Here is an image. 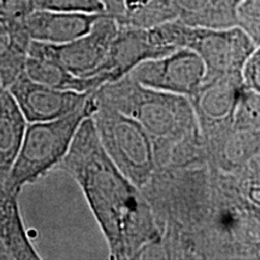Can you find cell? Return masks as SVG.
I'll return each mask as SVG.
<instances>
[{"instance_id":"1","label":"cell","mask_w":260,"mask_h":260,"mask_svg":"<svg viewBox=\"0 0 260 260\" xmlns=\"http://www.w3.org/2000/svg\"><path fill=\"white\" fill-rule=\"evenodd\" d=\"M158 230L153 259L260 258V157L234 172L157 168L141 188Z\"/></svg>"},{"instance_id":"2","label":"cell","mask_w":260,"mask_h":260,"mask_svg":"<svg viewBox=\"0 0 260 260\" xmlns=\"http://www.w3.org/2000/svg\"><path fill=\"white\" fill-rule=\"evenodd\" d=\"M56 169L77 182L113 260L153 259L158 230L141 189L105 153L90 117L81 123Z\"/></svg>"},{"instance_id":"3","label":"cell","mask_w":260,"mask_h":260,"mask_svg":"<svg viewBox=\"0 0 260 260\" xmlns=\"http://www.w3.org/2000/svg\"><path fill=\"white\" fill-rule=\"evenodd\" d=\"M105 104L135 119L153 146L157 168L186 167L206 161L193 106L187 96L142 86L129 75L94 90Z\"/></svg>"},{"instance_id":"4","label":"cell","mask_w":260,"mask_h":260,"mask_svg":"<svg viewBox=\"0 0 260 260\" xmlns=\"http://www.w3.org/2000/svg\"><path fill=\"white\" fill-rule=\"evenodd\" d=\"M93 93L69 115L53 121L28 123L21 148L4 182L10 194L19 195L25 186L38 182L63 160L80 124L96 109Z\"/></svg>"},{"instance_id":"5","label":"cell","mask_w":260,"mask_h":260,"mask_svg":"<svg viewBox=\"0 0 260 260\" xmlns=\"http://www.w3.org/2000/svg\"><path fill=\"white\" fill-rule=\"evenodd\" d=\"M149 30L152 38L160 46L171 50L189 48L199 54L206 69L203 83L241 71L249 54L260 47L239 27H190L176 18L149 28Z\"/></svg>"},{"instance_id":"6","label":"cell","mask_w":260,"mask_h":260,"mask_svg":"<svg viewBox=\"0 0 260 260\" xmlns=\"http://www.w3.org/2000/svg\"><path fill=\"white\" fill-rule=\"evenodd\" d=\"M90 118L105 153L141 189L157 169L153 146L145 130L132 117L98 102Z\"/></svg>"},{"instance_id":"7","label":"cell","mask_w":260,"mask_h":260,"mask_svg":"<svg viewBox=\"0 0 260 260\" xmlns=\"http://www.w3.org/2000/svg\"><path fill=\"white\" fill-rule=\"evenodd\" d=\"M242 89L241 71H237L203 83L194 95L188 98L199 124L207 162L211 165L216 164L232 132Z\"/></svg>"},{"instance_id":"8","label":"cell","mask_w":260,"mask_h":260,"mask_svg":"<svg viewBox=\"0 0 260 260\" xmlns=\"http://www.w3.org/2000/svg\"><path fill=\"white\" fill-rule=\"evenodd\" d=\"M117 30L115 19L103 14L87 34L70 42L56 45L31 40L29 54L53 61L79 77L99 79Z\"/></svg>"},{"instance_id":"9","label":"cell","mask_w":260,"mask_h":260,"mask_svg":"<svg viewBox=\"0 0 260 260\" xmlns=\"http://www.w3.org/2000/svg\"><path fill=\"white\" fill-rule=\"evenodd\" d=\"M205 71L199 54L189 48H178L167 56L142 61L128 75L148 88L189 98L203 84Z\"/></svg>"},{"instance_id":"10","label":"cell","mask_w":260,"mask_h":260,"mask_svg":"<svg viewBox=\"0 0 260 260\" xmlns=\"http://www.w3.org/2000/svg\"><path fill=\"white\" fill-rule=\"evenodd\" d=\"M8 89L28 123L53 121L69 115L82 106L93 93L51 88L29 80L24 73Z\"/></svg>"},{"instance_id":"11","label":"cell","mask_w":260,"mask_h":260,"mask_svg":"<svg viewBox=\"0 0 260 260\" xmlns=\"http://www.w3.org/2000/svg\"><path fill=\"white\" fill-rule=\"evenodd\" d=\"M171 52L174 50L160 46L153 40L149 28L118 25L99 79L104 84L113 82L128 75L142 61L167 56Z\"/></svg>"},{"instance_id":"12","label":"cell","mask_w":260,"mask_h":260,"mask_svg":"<svg viewBox=\"0 0 260 260\" xmlns=\"http://www.w3.org/2000/svg\"><path fill=\"white\" fill-rule=\"evenodd\" d=\"M102 15L30 10L23 22L31 40L58 45L83 37Z\"/></svg>"},{"instance_id":"13","label":"cell","mask_w":260,"mask_h":260,"mask_svg":"<svg viewBox=\"0 0 260 260\" xmlns=\"http://www.w3.org/2000/svg\"><path fill=\"white\" fill-rule=\"evenodd\" d=\"M30 44L23 17L0 15V81L5 88L24 73Z\"/></svg>"},{"instance_id":"14","label":"cell","mask_w":260,"mask_h":260,"mask_svg":"<svg viewBox=\"0 0 260 260\" xmlns=\"http://www.w3.org/2000/svg\"><path fill=\"white\" fill-rule=\"evenodd\" d=\"M0 241L12 260L41 258L29 240L18 205V195L10 194L0 181Z\"/></svg>"},{"instance_id":"15","label":"cell","mask_w":260,"mask_h":260,"mask_svg":"<svg viewBox=\"0 0 260 260\" xmlns=\"http://www.w3.org/2000/svg\"><path fill=\"white\" fill-rule=\"evenodd\" d=\"M241 0H171L177 19L190 27H236V8Z\"/></svg>"},{"instance_id":"16","label":"cell","mask_w":260,"mask_h":260,"mask_svg":"<svg viewBox=\"0 0 260 260\" xmlns=\"http://www.w3.org/2000/svg\"><path fill=\"white\" fill-rule=\"evenodd\" d=\"M28 122L5 88L0 93V181L4 183L17 157Z\"/></svg>"},{"instance_id":"17","label":"cell","mask_w":260,"mask_h":260,"mask_svg":"<svg viewBox=\"0 0 260 260\" xmlns=\"http://www.w3.org/2000/svg\"><path fill=\"white\" fill-rule=\"evenodd\" d=\"M24 75L29 80L51 88L81 93H92L104 84L98 77H79L53 61L30 54L25 61Z\"/></svg>"},{"instance_id":"18","label":"cell","mask_w":260,"mask_h":260,"mask_svg":"<svg viewBox=\"0 0 260 260\" xmlns=\"http://www.w3.org/2000/svg\"><path fill=\"white\" fill-rule=\"evenodd\" d=\"M27 9L50 10L61 12H83V14H104V5L100 0H27Z\"/></svg>"},{"instance_id":"19","label":"cell","mask_w":260,"mask_h":260,"mask_svg":"<svg viewBox=\"0 0 260 260\" xmlns=\"http://www.w3.org/2000/svg\"><path fill=\"white\" fill-rule=\"evenodd\" d=\"M236 27L260 46V0H241L236 8Z\"/></svg>"},{"instance_id":"20","label":"cell","mask_w":260,"mask_h":260,"mask_svg":"<svg viewBox=\"0 0 260 260\" xmlns=\"http://www.w3.org/2000/svg\"><path fill=\"white\" fill-rule=\"evenodd\" d=\"M241 80L246 88L260 93V47L252 52L243 63Z\"/></svg>"},{"instance_id":"21","label":"cell","mask_w":260,"mask_h":260,"mask_svg":"<svg viewBox=\"0 0 260 260\" xmlns=\"http://www.w3.org/2000/svg\"><path fill=\"white\" fill-rule=\"evenodd\" d=\"M27 12V0H0V15L23 17Z\"/></svg>"},{"instance_id":"22","label":"cell","mask_w":260,"mask_h":260,"mask_svg":"<svg viewBox=\"0 0 260 260\" xmlns=\"http://www.w3.org/2000/svg\"><path fill=\"white\" fill-rule=\"evenodd\" d=\"M0 260H11L8 249L2 241H0Z\"/></svg>"},{"instance_id":"23","label":"cell","mask_w":260,"mask_h":260,"mask_svg":"<svg viewBox=\"0 0 260 260\" xmlns=\"http://www.w3.org/2000/svg\"><path fill=\"white\" fill-rule=\"evenodd\" d=\"M4 89H5V87H4V86H3L2 81H0V93H2V92H3V90H4Z\"/></svg>"}]
</instances>
